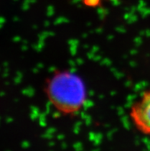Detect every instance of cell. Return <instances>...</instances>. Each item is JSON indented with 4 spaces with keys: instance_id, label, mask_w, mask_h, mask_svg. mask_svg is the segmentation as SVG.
Listing matches in <instances>:
<instances>
[{
    "instance_id": "obj_1",
    "label": "cell",
    "mask_w": 150,
    "mask_h": 151,
    "mask_svg": "<svg viewBox=\"0 0 150 151\" xmlns=\"http://www.w3.org/2000/svg\"><path fill=\"white\" fill-rule=\"evenodd\" d=\"M48 99L59 112L74 114L84 106L85 89L78 76L61 72L54 75L47 84Z\"/></svg>"
},
{
    "instance_id": "obj_2",
    "label": "cell",
    "mask_w": 150,
    "mask_h": 151,
    "mask_svg": "<svg viewBox=\"0 0 150 151\" xmlns=\"http://www.w3.org/2000/svg\"><path fill=\"white\" fill-rule=\"evenodd\" d=\"M129 118L136 130L150 137V89L144 91L129 108Z\"/></svg>"
},
{
    "instance_id": "obj_3",
    "label": "cell",
    "mask_w": 150,
    "mask_h": 151,
    "mask_svg": "<svg viewBox=\"0 0 150 151\" xmlns=\"http://www.w3.org/2000/svg\"><path fill=\"white\" fill-rule=\"evenodd\" d=\"M101 0H84V2L85 4L89 5V6H93V5H97L99 3Z\"/></svg>"
}]
</instances>
